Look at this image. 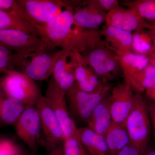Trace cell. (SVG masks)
I'll use <instances>...</instances> for the list:
<instances>
[{
	"instance_id": "1",
	"label": "cell",
	"mask_w": 155,
	"mask_h": 155,
	"mask_svg": "<svg viewBox=\"0 0 155 155\" xmlns=\"http://www.w3.org/2000/svg\"><path fill=\"white\" fill-rule=\"evenodd\" d=\"M37 28L40 36L50 45L65 51L83 54L105 46L99 31L83 28L75 22L72 6L46 25Z\"/></svg>"
},
{
	"instance_id": "2",
	"label": "cell",
	"mask_w": 155,
	"mask_h": 155,
	"mask_svg": "<svg viewBox=\"0 0 155 155\" xmlns=\"http://www.w3.org/2000/svg\"><path fill=\"white\" fill-rule=\"evenodd\" d=\"M51 48H42L28 51H16L15 69L34 81H43L52 75L53 70L62 50L55 53Z\"/></svg>"
},
{
	"instance_id": "3",
	"label": "cell",
	"mask_w": 155,
	"mask_h": 155,
	"mask_svg": "<svg viewBox=\"0 0 155 155\" xmlns=\"http://www.w3.org/2000/svg\"><path fill=\"white\" fill-rule=\"evenodd\" d=\"M125 125L130 143L142 154L149 145L151 123L146 100L138 94H135V103Z\"/></svg>"
},
{
	"instance_id": "4",
	"label": "cell",
	"mask_w": 155,
	"mask_h": 155,
	"mask_svg": "<svg viewBox=\"0 0 155 155\" xmlns=\"http://www.w3.org/2000/svg\"><path fill=\"white\" fill-rule=\"evenodd\" d=\"M0 78V86L6 97L25 106H36L42 95L35 81L17 70H8Z\"/></svg>"
},
{
	"instance_id": "5",
	"label": "cell",
	"mask_w": 155,
	"mask_h": 155,
	"mask_svg": "<svg viewBox=\"0 0 155 155\" xmlns=\"http://www.w3.org/2000/svg\"><path fill=\"white\" fill-rule=\"evenodd\" d=\"M112 87L105 84L98 91L88 93L81 90L75 83L66 92L67 104L73 116L86 124L95 108L107 97Z\"/></svg>"
},
{
	"instance_id": "6",
	"label": "cell",
	"mask_w": 155,
	"mask_h": 155,
	"mask_svg": "<svg viewBox=\"0 0 155 155\" xmlns=\"http://www.w3.org/2000/svg\"><path fill=\"white\" fill-rule=\"evenodd\" d=\"M29 23L37 28L47 24L71 7L69 1L19 0Z\"/></svg>"
},
{
	"instance_id": "7",
	"label": "cell",
	"mask_w": 155,
	"mask_h": 155,
	"mask_svg": "<svg viewBox=\"0 0 155 155\" xmlns=\"http://www.w3.org/2000/svg\"><path fill=\"white\" fill-rule=\"evenodd\" d=\"M39 115L41 129L44 136L43 144L49 152L60 147L64 144L65 135L64 130L48 100L42 95L36 105Z\"/></svg>"
},
{
	"instance_id": "8",
	"label": "cell",
	"mask_w": 155,
	"mask_h": 155,
	"mask_svg": "<svg viewBox=\"0 0 155 155\" xmlns=\"http://www.w3.org/2000/svg\"><path fill=\"white\" fill-rule=\"evenodd\" d=\"M81 54L104 84L113 80L122 71L119 56L105 46Z\"/></svg>"
},
{
	"instance_id": "9",
	"label": "cell",
	"mask_w": 155,
	"mask_h": 155,
	"mask_svg": "<svg viewBox=\"0 0 155 155\" xmlns=\"http://www.w3.org/2000/svg\"><path fill=\"white\" fill-rule=\"evenodd\" d=\"M66 94V92L57 86L52 78L50 80L45 97L61 123L65 139L76 134L77 129L75 121L69 113Z\"/></svg>"
},
{
	"instance_id": "10",
	"label": "cell",
	"mask_w": 155,
	"mask_h": 155,
	"mask_svg": "<svg viewBox=\"0 0 155 155\" xmlns=\"http://www.w3.org/2000/svg\"><path fill=\"white\" fill-rule=\"evenodd\" d=\"M133 92L130 84L125 82L113 87L108 97L113 123L125 124L135 103V94Z\"/></svg>"
},
{
	"instance_id": "11",
	"label": "cell",
	"mask_w": 155,
	"mask_h": 155,
	"mask_svg": "<svg viewBox=\"0 0 155 155\" xmlns=\"http://www.w3.org/2000/svg\"><path fill=\"white\" fill-rule=\"evenodd\" d=\"M0 45L19 52L41 48H54L41 37L19 29L0 31Z\"/></svg>"
},
{
	"instance_id": "12",
	"label": "cell",
	"mask_w": 155,
	"mask_h": 155,
	"mask_svg": "<svg viewBox=\"0 0 155 155\" xmlns=\"http://www.w3.org/2000/svg\"><path fill=\"white\" fill-rule=\"evenodd\" d=\"M16 133L32 151L36 149L40 140V119L36 106H26L15 124Z\"/></svg>"
},
{
	"instance_id": "13",
	"label": "cell",
	"mask_w": 155,
	"mask_h": 155,
	"mask_svg": "<svg viewBox=\"0 0 155 155\" xmlns=\"http://www.w3.org/2000/svg\"><path fill=\"white\" fill-rule=\"evenodd\" d=\"M106 24L131 32L151 30L155 27V22H148L134 10L123 8L120 5L108 12Z\"/></svg>"
},
{
	"instance_id": "14",
	"label": "cell",
	"mask_w": 155,
	"mask_h": 155,
	"mask_svg": "<svg viewBox=\"0 0 155 155\" xmlns=\"http://www.w3.org/2000/svg\"><path fill=\"white\" fill-rule=\"evenodd\" d=\"M73 17L75 22L81 27L97 30L100 26L106 22L107 12L100 9L93 0L72 1Z\"/></svg>"
},
{
	"instance_id": "15",
	"label": "cell",
	"mask_w": 155,
	"mask_h": 155,
	"mask_svg": "<svg viewBox=\"0 0 155 155\" xmlns=\"http://www.w3.org/2000/svg\"><path fill=\"white\" fill-rule=\"evenodd\" d=\"M100 31L104 38L105 46L118 56L132 52V32L106 24Z\"/></svg>"
},
{
	"instance_id": "16",
	"label": "cell",
	"mask_w": 155,
	"mask_h": 155,
	"mask_svg": "<svg viewBox=\"0 0 155 155\" xmlns=\"http://www.w3.org/2000/svg\"><path fill=\"white\" fill-rule=\"evenodd\" d=\"M75 61V83L81 90L88 93L96 92L104 84L81 53H73Z\"/></svg>"
},
{
	"instance_id": "17",
	"label": "cell",
	"mask_w": 155,
	"mask_h": 155,
	"mask_svg": "<svg viewBox=\"0 0 155 155\" xmlns=\"http://www.w3.org/2000/svg\"><path fill=\"white\" fill-rule=\"evenodd\" d=\"M54 82L67 92L75 83V61L73 53L62 50L56 62L52 73Z\"/></svg>"
},
{
	"instance_id": "18",
	"label": "cell",
	"mask_w": 155,
	"mask_h": 155,
	"mask_svg": "<svg viewBox=\"0 0 155 155\" xmlns=\"http://www.w3.org/2000/svg\"><path fill=\"white\" fill-rule=\"evenodd\" d=\"M77 137L82 146L91 155H109L104 136L88 127L77 129Z\"/></svg>"
},
{
	"instance_id": "19",
	"label": "cell",
	"mask_w": 155,
	"mask_h": 155,
	"mask_svg": "<svg viewBox=\"0 0 155 155\" xmlns=\"http://www.w3.org/2000/svg\"><path fill=\"white\" fill-rule=\"evenodd\" d=\"M112 124L113 119L106 97L95 108L87 124L92 130L105 136Z\"/></svg>"
},
{
	"instance_id": "20",
	"label": "cell",
	"mask_w": 155,
	"mask_h": 155,
	"mask_svg": "<svg viewBox=\"0 0 155 155\" xmlns=\"http://www.w3.org/2000/svg\"><path fill=\"white\" fill-rule=\"evenodd\" d=\"M109 155H117L130 143V138L125 124L113 123L104 136Z\"/></svg>"
},
{
	"instance_id": "21",
	"label": "cell",
	"mask_w": 155,
	"mask_h": 155,
	"mask_svg": "<svg viewBox=\"0 0 155 155\" xmlns=\"http://www.w3.org/2000/svg\"><path fill=\"white\" fill-rule=\"evenodd\" d=\"M119 58L124 76V82L126 83H128L150 64L147 56L133 52L119 56Z\"/></svg>"
},
{
	"instance_id": "22",
	"label": "cell",
	"mask_w": 155,
	"mask_h": 155,
	"mask_svg": "<svg viewBox=\"0 0 155 155\" xmlns=\"http://www.w3.org/2000/svg\"><path fill=\"white\" fill-rule=\"evenodd\" d=\"M25 107L17 100L5 97L0 101V125H15Z\"/></svg>"
},
{
	"instance_id": "23",
	"label": "cell",
	"mask_w": 155,
	"mask_h": 155,
	"mask_svg": "<svg viewBox=\"0 0 155 155\" xmlns=\"http://www.w3.org/2000/svg\"><path fill=\"white\" fill-rule=\"evenodd\" d=\"M19 29L40 36L34 25L14 14L0 10V31Z\"/></svg>"
},
{
	"instance_id": "24",
	"label": "cell",
	"mask_w": 155,
	"mask_h": 155,
	"mask_svg": "<svg viewBox=\"0 0 155 155\" xmlns=\"http://www.w3.org/2000/svg\"><path fill=\"white\" fill-rule=\"evenodd\" d=\"M128 83L133 91L141 93L155 85V67L149 64Z\"/></svg>"
},
{
	"instance_id": "25",
	"label": "cell",
	"mask_w": 155,
	"mask_h": 155,
	"mask_svg": "<svg viewBox=\"0 0 155 155\" xmlns=\"http://www.w3.org/2000/svg\"><path fill=\"white\" fill-rule=\"evenodd\" d=\"M132 34V52L147 56L153 51V35L150 30L134 31Z\"/></svg>"
},
{
	"instance_id": "26",
	"label": "cell",
	"mask_w": 155,
	"mask_h": 155,
	"mask_svg": "<svg viewBox=\"0 0 155 155\" xmlns=\"http://www.w3.org/2000/svg\"><path fill=\"white\" fill-rule=\"evenodd\" d=\"M120 4L122 6L134 10L146 20H155V0H135Z\"/></svg>"
},
{
	"instance_id": "27",
	"label": "cell",
	"mask_w": 155,
	"mask_h": 155,
	"mask_svg": "<svg viewBox=\"0 0 155 155\" xmlns=\"http://www.w3.org/2000/svg\"><path fill=\"white\" fill-rule=\"evenodd\" d=\"M16 51L0 45V74L15 69Z\"/></svg>"
},
{
	"instance_id": "28",
	"label": "cell",
	"mask_w": 155,
	"mask_h": 155,
	"mask_svg": "<svg viewBox=\"0 0 155 155\" xmlns=\"http://www.w3.org/2000/svg\"><path fill=\"white\" fill-rule=\"evenodd\" d=\"M63 148V155H84L85 150L77 134L66 137Z\"/></svg>"
},
{
	"instance_id": "29",
	"label": "cell",
	"mask_w": 155,
	"mask_h": 155,
	"mask_svg": "<svg viewBox=\"0 0 155 155\" xmlns=\"http://www.w3.org/2000/svg\"><path fill=\"white\" fill-rule=\"evenodd\" d=\"M0 10L14 14L29 23L19 0H0Z\"/></svg>"
},
{
	"instance_id": "30",
	"label": "cell",
	"mask_w": 155,
	"mask_h": 155,
	"mask_svg": "<svg viewBox=\"0 0 155 155\" xmlns=\"http://www.w3.org/2000/svg\"><path fill=\"white\" fill-rule=\"evenodd\" d=\"M18 147L11 140L0 138V155H13Z\"/></svg>"
},
{
	"instance_id": "31",
	"label": "cell",
	"mask_w": 155,
	"mask_h": 155,
	"mask_svg": "<svg viewBox=\"0 0 155 155\" xmlns=\"http://www.w3.org/2000/svg\"><path fill=\"white\" fill-rule=\"evenodd\" d=\"M100 9L108 13L119 5V2L117 0H93Z\"/></svg>"
},
{
	"instance_id": "32",
	"label": "cell",
	"mask_w": 155,
	"mask_h": 155,
	"mask_svg": "<svg viewBox=\"0 0 155 155\" xmlns=\"http://www.w3.org/2000/svg\"><path fill=\"white\" fill-rule=\"evenodd\" d=\"M146 102L149 114L151 126L155 140V103L148 99L146 100Z\"/></svg>"
},
{
	"instance_id": "33",
	"label": "cell",
	"mask_w": 155,
	"mask_h": 155,
	"mask_svg": "<svg viewBox=\"0 0 155 155\" xmlns=\"http://www.w3.org/2000/svg\"><path fill=\"white\" fill-rule=\"evenodd\" d=\"M117 155H141L140 152L134 146L129 143L121 150Z\"/></svg>"
},
{
	"instance_id": "34",
	"label": "cell",
	"mask_w": 155,
	"mask_h": 155,
	"mask_svg": "<svg viewBox=\"0 0 155 155\" xmlns=\"http://www.w3.org/2000/svg\"><path fill=\"white\" fill-rule=\"evenodd\" d=\"M145 93L147 99L155 103V85L147 89L146 90Z\"/></svg>"
},
{
	"instance_id": "35",
	"label": "cell",
	"mask_w": 155,
	"mask_h": 155,
	"mask_svg": "<svg viewBox=\"0 0 155 155\" xmlns=\"http://www.w3.org/2000/svg\"><path fill=\"white\" fill-rule=\"evenodd\" d=\"M147 56L148 58L150 64L155 67V50H154Z\"/></svg>"
},
{
	"instance_id": "36",
	"label": "cell",
	"mask_w": 155,
	"mask_h": 155,
	"mask_svg": "<svg viewBox=\"0 0 155 155\" xmlns=\"http://www.w3.org/2000/svg\"><path fill=\"white\" fill-rule=\"evenodd\" d=\"M142 155H155V149L148 145Z\"/></svg>"
},
{
	"instance_id": "37",
	"label": "cell",
	"mask_w": 155,
	"mask_h": 155,
	"mask_svg": "<svg viewBox=\"0 0 155 155\" xmlns=\"http://www.w3.org/2000/svg\"><path fill=\"white\" fill-rule=\"evenodd\" d=\"M47 155H63V149L59 147L49 152Z\"/></svg>"
},
{
	"instance_id": "38",
	"label": "cell",
	"mask_w": 155,
	"mask_h": 155,
	"mask_svg": "<svg viewBox=\"0 0 155 155\" xmlns=\"http://www.w3.org/2000/svg\"><path fill=\"white\" fill-rule=\"evenodd\" d=\"M151 33L152 34L153 38V48L155 50V27L153 29L150 30Z\"/></svg>"
},
{
	"instance_id": "39",
	"label": "cell",
	"mask_w": 155,
	"mask_h": 155,
	"mask_svg": "<svg viewBox=\"0 0 155 155\" xmlns=\"http://www.w3.org/2000/svg\"><path fill=\"white\" fill-rule=\"evenodd\" d=\"M5 97H6L5 94L4 93L3 90L2 89V87H1V86H0V101L3 99Z\"/></svg>"
},
{
	"instance_id": "40",
	"label": "cell",
	"mask_w": 155,
	"mask_h": 155,
	"mask_svg": "<svg viewBox=\"0 0 155 155\" xmlns=\"http://www.w3.org/2000/svg\"><path fill=\"white\" fill-rule=\"evenodd\" d=\"M13 155H24L23 153H22V151L20 150L19 147L17 149V150L16 151V152Z\"/></svg>"
},
{
	"instance_id": "41",
	"label": "cell",
	"mask_w": 155,
	"mask_h": 155,
	"mask_svg": "<svg viewBox=\"0 0 155 155\" xmlns=\"http://www.w3.org/2000/svg\"><path fill=\"white\" fill-rule=\"evenodd\" d=\"M91 155L90 154H89L86 151H85V155Z\"/></svg>"
},
{
	"instance_id": "42",
	"label": "cell",
	"mask_w": 155,
	"mask_h": 155,
	"mask_svg": "<svg viewBox=\"0 0 155 155\" xmlns=\"http://www.w3.org/2000/svg\"><path fill=\"white\" fill-rule=\"evenodd\" d=\"M0 138H2V137H1V134H0Z\"/></svg>"
}]
</instances>
